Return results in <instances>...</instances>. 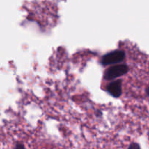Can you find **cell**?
<instances>
[{
    "label": "cell",
    "mask_w": 149,
    "mask_h": 149,
    "mask_svg": "<svg viewBox=\"0 0 149 149\" xmlns=\"http://www.w3.org/2000/svg\"><path fill=\"white\" fill-rule=\"evenodd\" d=\"M128 70H129V68L126 64H119V65H113L105 71L104 79L107 81L115 79L127 74Z\"/></svg>",
    "instance_id": "obj_1"
},
{
    "label": "cell",
    "mask_w": 149,
    "mask_h": 149,
    "mask_svg": "<svg viewBox=\"0 0 149 149\" xmlns=\"http://www.w3.org/2000/svg\"><path fill=\"white\" fill-rule=\"evenodd\" d=\"M125 52L124 51L117 49L112 51L103 55L100 61V63L103 65L117 64L123 61L125 58Z\"/></svg>",
    "instance_id": "obj_2"
},
{
    "label": "cell",
    "mask_w": 149,
    "mask_h": 149,
    "mask_svg": "<svg viewBox=\"0 0 149 149\" xmlns=\"http://www.w3.org/2000/svg\"><path fill=\"white\" fill-rule=\"evenodd\" d=\"M107 91L109 94L114 97H120L122 95V81L120 79L111 81L107 86Z\"/></svg>",
    "instance_id": "obj_3"
},
{
    "label": "cell",
    "mask_w": 149,
    "mask_h": 149,
    "mask_svg": "<svg viewBox=\"0 0 149 149\" xmlns=\"http://www.w3.org/2000/svg\"><path fill=\"white\" fill-rule=\"evenodd\" d=\"M128 149H141V147H140V146L138 145V143H132Z\"/></svg>",
    "instance_id": "obj_4"
},
{
    "label": "cell",
    "mask_w": 149,
    "mask_h": 149,
    "mask_svg": "<svg viewBox=\"0 0 149 149\" xmlns=\"http://www.w3.org/2000/svg\"><path fill=\"white\" fill-rule=\"evenodd\" d=\"M15 149H26V148H25V146L23 144L17 143V145L15 146Z\"/></svg>",
    "instance_id": "obj_5"
},
{
    "label": "cell",
    "mask_w": 149,
    "mask_h": 149,
    "mask_svg": "<svg viewBox=\"0 0 149 149\" xmlns=\"http://www.w3.org/2000/svg\"><path fill=\"white\" fill-rule=\"evenodd\" d=\"M146 92L147 95H148V96H149V87H148V88L146 89Z\"/></svg>",
    "instance_id": "obj_6"
}]
</instances>
